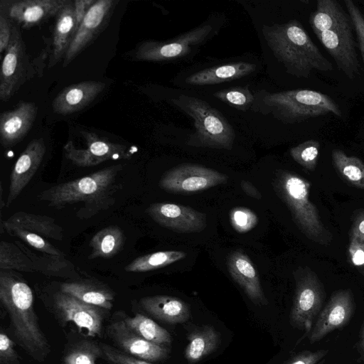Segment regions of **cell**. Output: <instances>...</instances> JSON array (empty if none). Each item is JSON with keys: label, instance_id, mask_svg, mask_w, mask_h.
Returning <instances> with one entry per match:
<instances>
[{"label": "cell", "instance_id": "obj_1", "mask_svg": "<svg viewBox=\"0 0 364 364\" xmlns=\"http://www.w3.org/2000/svg\"><path fill=\"white\" fill-rule=\"evenodd\" d=\"M123 168L122 164L112 165L82 178L50 187L37 197L55 209L82 203L75 216L89 219L114 205L117 193L122 189L117 177Z\"/></svg>", "mask_w": 364, "mask_h": 364}, {"label": "cell", "instance_id": "obj_2", "mask_svg": "<svg viewBox=\"0 0 364 364\" xmlns=\"http://www.w3.org/2000/svg\"><path fill=\"white\" fill-rule=\"evenodd\" d=\"M31 287L14 271H0V301L11 321L14 338L33 359L43 361L50 351L34 310Z\"/></svg>", "mask_w": 364, "mask_h": 364}, {"label": "cell", "instance_id": "obj_3", "mask_svg": "<svg viewBox=\"0 0 364 364\" xmlns=\"http://www.w3.org/2000/svg\"><path fill=\"white\" fill-rule=\"evenodd\" d=\"M262 31L274 57L288 74L309 78L314 70L327 72L333 69L299 21L264 25Z\"/></svg>", "mask_w": 364, "mask_h": 364}, {"label": "cell", "instance_id": "obj_4", "mask_svg": "<svg viewBox=\"0 0 364 364\" xmlns=\"http://www.w3.org/2000/svg\"><path fill=\"white\" fill-rule=\"evenodd\" d=\"M254 97L252 111L271 114L285 124L300 123L329 114L342 117L339 106L329 95L315 90L296 89L270 92L262 90L255 92Z\"/></svg>", "mask_w": 364, "mask_h": 364}, {"label": "cell", "instance_id": "obj_5", "mask_svg": "<svg viewBox=\"0 0 364 364\" xmlns=\"http://www.w3.org/2000/svg\"><path fill=\"white\" fill-rule=\"evenodd\" d=\"M277 196L287 205L299 230L310 240L328 245L333 240L316 205L310 200L311 183L296 173L279 170L273 183Z\"/></svg>", "mask_w": 364, "mask_h": 364}, {"label": "cell", "instance_id": "obj_6", "mask_svg": "<svg viewBox=\"0 0 364 364\" xmlns=\"http://www.w3.org/2000/svg\"><path fill=\"white\" fill-rule=\"evenodd\" d=\"M171 103L193 119L195 131L187 144L230 150L235 133L227 119L207 102L192 96L181 95L171 99Z\"/></svg>", "mask_w": 364, "mask_h": 364}, {"label": "cell", "instance_id": "obj_7", "mask_svg": "<svg viewBox=\"0 0 364 364\" xmlns=\"http://www.w3.org/2000/svg\"><path fill=\"white\" fill-rule=\"evenodd\" d=\"M294 277L296 285L290 323L309 333L323 307L326 293L318 275L309 267H299Z\"/></svg>", "mask_w": 364, "mask_h": 364}, {"label": "cell", "instance_id": "obj_8", "mask_svg": "<svg viewBox=\"0 0 364 364\" xmlns=\"http://www.w3.org/2000/svg\"><path fill=\"white\" fill-rule=\"evenodd\" d=\"M213 32L210 24L200 25L166 41L149 40L140 43L132 58L138 61L165 62L184 57L205 43Z\"/></svg>", "mask_w": 364, "mask_h": 364}, {"label": "cell", "instance_id": "obj_9", "mask_svg": "<svg viewBox=\"0 0 364 364\" xmlns=\"http://www.w3.org/2000/svg\"><path fill=\"white\" fill-rule=\"evenodd\" d=\"M353 29L350 18L347 14L331 29L316 36L338 68L350 80L359 75L361 69Z\"/></svg>", "mask_w": 364, "mask_h": 364}, {"label": "cell", "instance_id": "obj_10", "mask_svg": "<svg viewBox=\"0 0 364 364\" xmlns=\"http://www.w3.org/2000/svg\"><path fill=\"white\" fill-rule=\"evenodd\" d=\"M228 176L202 165L185 163L173 167L161 177L159 187L171 193L190 194L226 183Z\"/></svg>", "mask_w": 364, "mask_h": 364}, {"label": "cell", "instance_id": "obj_11", "mask_svg": "<svg viewBox=\"0 0 364 364\" xmlns=\"http://www.w3.org/2000/svg\"><path fill=\"white\" fill-rule=\"evenodd\" d=\"M85 146L77 147L68 141L63 146L65 157L79 167H90L109 160L128 159L134 150L125 145L113 143L93 132L80 131Z\"/></svg>", "mask_w": 364, "mask_h": 364}, {"label": "cell", "instance_id": "obj_12", "mask_svg": "<svg viewBox=\"0 0 364 364\" xmlns=\"http://www.w3.org/2000/svg\"><path fill=\"white\" fill-rule=\"evenodd\" d=\"M28 57L20 26L14 24L10 43L5 50L0 74V99L8 101L28 75Z\"/></svg>", "mask_w": 364, "mask_h": 364}, {"label": "cell", "instance_id": "obj_13", "mask_svg": "<svg viewBox=\"0 0 364 364\" xmlns=\"http://www.w3.org/2000/svg\"><path fill=\"white\" fill-rule=\"evenodd\" d=\"M355 311V301L350 289L334 291L318 314L309 333L310 343H315L328 333L346 326Z\"/></svg>", "mask_w": 364, "mask_h": 364}, {"label": "cell", "instance_id": "obj_14", "mask_svg": "<svg viewBox=\"0 0 364 364\" xmlns=\"http://www.w3.org/2000/svg\"><path fill=\"white\" fill-rule=\"evenodd\" d=\"M118 3L115 0H97L80 25L64 57L68 66L106 28Z\"/></svg>", "mask_w": 364, "mask_h": 364}, {"label": "cell", "instance_id": "obj_15", "mask_svg": "<svg viewBox=\"0 0 364 364\" xmlns=\"http://www.w3.org/2000/svg\"><path fill=\"white\" fill-rule=\"evenodd\" d=\"M146 212L159 225L180 233L198 232L206 227L203 213L182 205L154 203Z\"/></svg>", "mask_w": 364, "mask_h": 364}, {"label": "cell", "instance_id": "obj_16", "mask_svg": "<svg viewBox=\"0 0 364 364\" xmlns=\"http://www.w3.org/2000/svg\"><path fill=\"white\" fill-rule=\"evenodd\" d=\"M53 299L54 306L62 319L73 322L88 336L100 334L105 309L85 303L62 291L57 292Z\"/></svg>", "mask_w": 364, "mask_h": 364}, {"label": "cell", "instance_id": "obj_17", "mask_svg": "<svg viewBox=\"0 0 364 364\" xmlns=\"http://www.w3.org/2000/svg\"><path fill=\"white\" fill-rule=\"evenodd\" d=\"M70 0H16L1 1V11L20 28L28 29L55 17Z\"/></svg>", "mask_w": 364, "mask_h": 364}, {"label": "cell", "instance_id": "obj_18", "mask_svg": "<svg viewBox=\"0 0 364 364\" xmlns=\"http://www.w3.org/2000/svg\"><path fill=\"white\" fill-rule=\"evenodd\" d=\"M45 154L46 146L42 138L31 140L21 154L10 175L9 193L6 201L7 208L18 198L34 176Z\"/></svg>", "mask_w": 364, "mask_h": 364}, {"label": "cell", "instance_id": "obj_19", "mask_svg": "<svg viewBox=\"0 0 364 364\" xmlns=\"http://www.w3.org/2000/svg\"><path fill=\"white\" fill-rule=\"evenodd\" d=\"M38 107L31 102H21L14 109L0 115V141L4 148L18 144L29 132L36 120Z\"/></svg>", "mask_w": 364, "mask_h": 364}, {"label": "cell", "instance_id": "obj_20", "mask_svg": "<svg viewBox=\"0 0 364 364\" xmlns=\"http://www.w3.org/2000/svg\"><path fill=\"white\" fill-rule=\"evenodd\" d=\"M109 333L117 346L135 358L158 361L166 359L168 355L166 347L145 340L132 331L123 320L112 323Z\"/></svg>", "mask_w": 364, "mask_h": 364}, {"label": "cell", "instance_id": "obj_21", "mask_svg": "<svg viewBox=\"0 0 364 364\" xmlns=\"http://www.w3.org/2000/svg\"><path fill=\"white\" fill-rule=\"evenodd\" d=\"M227 267L232 278L252 302L259 306L268 304L259 274L250 257L242 250L234 251L228 256Z\"/></svg>", "mask_w": 364, "mask_h": 364}, {"label": "cell", "instance_id": "obj_22", "mask_svg": "<svg viewBox=\"0 0 364 364\" xmlns=\"http://www.w3.org/2000/svg\"><path fill=\"white\" fill-rule=\"evenodd\" d=\"M105 83L87 80L65 87L52 102L55 113L67 115L78 112L90 104L105 89Z\"/></svg>", "mask_w": 364, "mask_h": 364}, {"label": "cell", "instance_id": "obj_23", "mask_svg": "<svg viewBox=\"0 0 364 364\" xmlns=\"http://www.w3.org/2000/svg\"><path fill=\"white\" fill-rule=\"evenodd\" d=\"M76 31L73 1H70L55 17L49 68L64 59Z\"/></svg>", "mask_w": 364, "mask_h": 364}, {"label": "cell", "instance_id": "obj_24", "mask_svg": "<svg viewBox=\"0 0 364 364\" xmlns=\"http://www.w3.org/2000/svg\"><path fill=\"white\" fill-rule=\"evenodd\" d=\"M60 291L105 309H110L114 299V292L107 285L92 279H78L63 282Z\"/></svg>", "mask_w": 364, "mask_h": 364}, {"label": "cell", "instance_id": "obj_25", "mask_svg": "<svg viewBox=\"0 0 364 364\" xmlns=\"http://www.w3.org/2000/svg\"><path fill=\"white\" fill-rule=\"evenodd\" d=\"M139 304L154 317L171 324L185 323L190 317V310L187 304L175 296H145L140 299Z\"/></svg>", "mask_w": 364, "mask_h": 364}, {"label": "cell", "instance_id": "obj_26", "mask_svg": "<svg viewBox=\"0 0 364 364\" xmlns=\"http://www.w3.org/2000/svg\"><path fill=\"white\" fill-rule=\"evenodd\" d=\"M8 228H18L41 235L45 238L62 241L63 229L55 219L43 215L18 211L1 223V230Z\"/></svg>", "mask_w": 364, "mask_h": 364}, {"label": "cell", "instance_id": "obj_27", "mask_svg": "<svg viewBox=\"0 0 364 364\" xmlns=\"http://www.w3.org/2000/svg\"><path fill=\"white\" fill-rule=\"evenodd\" d=\"M256 65L247 62H233L208 68L186 78L191 85H210L240 79L252 73Z\"/></svg>", "mask_w": 364, "mask_h": 364}, {"label": "cell", "instance_id": "obj_28", "mask_svg": "<svg viewBox=\"0 0 364 364\" xmlns=\"http://www.w3.org/2000/svg\"><path fill=\"white\" fill-rule=\"evenodd\" d=\"M188 343L184 356L189 364L200 361L213 353L220 344V333L210 325L195 326L187 335Z\"/></svg>", "mask_w": 364, "mask_h": 364}, {"label": "cell", "instance_id": "obj_29", "mask_svg": "<svg viewBox=\"0 0 364 364\" xmlns=\"http://www.w3.org/2000/svg\"><path fill=\"white\" fill-rule=\"evenodd\" d=\"M15 243L28 256L33 262L36 272L46 276L69 278L73 280L80 279L75 265L65 256L53 255L46 253L37 254L23 243Z\"/></svg>", "mask_w": 364, "mask_h": 364}, {"label": "cell", "instance_id": "obj_30", "mask_svg": "<svg viewBox=\"0 0 364 364\" xmlns=\"http://www.w3.org/2000/svg\"><path fill=\"white\" fill-rule=\"evenodd\" d=\"M125 241L126 236L119 226L109 225L91 238L89 245L92 250L88 259L111 258L122 251Z\"/></svg>", "mask_w": 364, "mask_h": 364}, {"label": "cell", "instance_id": "obj_31", "mask_svg": "<svg viewBox=\"0 0 364 364\" xmlns=\"http://www.w3.org/2000/svg\"><path fill=\"white\" fill-rule=\"evenodd\" d=\"M342 6L335 0H318L316 9L310 14L309 24L316 36L331 29L346 14Z\"/></svg>", "mask_w": 364, "mask_h": 364}, {"label": "cell", "instance_id": "obj_32", "mask_svg": "<svg viewBox=\"0 0 364 364\" xmlns=\"http://www.w3.org/2000/svg\"><path fill=\"white\" fill-rule=\"evenodd\" d=\"M334 168L351 186L364 189V162L354 156H348L343 151L334 149L331 151Z\"/></svg>", "mask_w": 364, "mask_h": 364}, {"label": "cell", "instance_id": "obj_33", "mask_svg": "<svg viewBox=\"0 0 364 364\" xmlns=\"http://www.w3.org/2000/svg\"><path fill=\"white\" fill-rule=\"evenodd\" d=\"M125 324L135 333L153 343L168 346L171 343L170 333L152 319L141 314L123 319Z\"/></svg>", "mask_w": 364, "mask_h": 364}, {"label": "cell", "instance_id": "obj_34", "mask_svg": "<svg viewBox=\"0 0 364 364\" xmlns=\"http://www.w3.org/2000/svg\"><path fill=\"white\" fill-rule=\"evenodd\" d=\"M186 255L185 252L176 250L152 252L135 258L124 267V270L127 272L153 271L181 260Z\"/></svg>", "mask_w": 364, "mask_h": 364}, {"label": "cell", "instance_id": "obj_35", "mask_svg": "<svg viewBox=\"0 0 364 364\" xmlns=\"http://www.w3.org/2000/svg\"><path fill=\"white\" fill-rule=\"evenodd\" d=\"M0 271L35 272L34 264L28 256L15 242L1 241Z\"/></svg>", "mask_w": 364, "mask_h": 364}, {"label": "cell", "instance_id": "obj_36", "mask_svg": "<svg viewBox=\"0 0 364 364\" xmlns=\"http://www.w3.org/2000/svg\"><path fill=\"white\" fill-rule=\"evenodd\" d=\"M214 97L230 107L247 111L251 109L254 100V93L248 86L234 87L220 90L214 93Z\"/></svg>", "mask_w": 364, "mask_h": 364}, {"label": "cell", "instance_id": "obj_37", "mask_svg": "<svg viewBox=\"0 0 364 364\" xmlns=\"http://www.w3.org/2000/svg\"><path fill=\"white\" fill-rule=\"evenodd\" d=\"M320 146L318 141L309 139L291 148L289 154L297 164L304 168L313 171L318 164Z\"/></svg>", "mask_w": 364, "mask_h": 364}, {"label": "cell", "instance_id": "obj_38", "mask_svg": "<svg viewBox=\"0 0 364 364\" xmlns=\"http://www.w3.org/2000/svg\"><path fill=\"white\" fill-rule=\"evenodd\" d=\"M102 353L95 343L82 341L71 348L64 357L65 364H96L95 361Z\"/></svg>", "mask_w": 364, "mask_h": 364}, {"label": "cell", "instance_id": "obj_39", "mask_svg": "<svg viewBox=\"0 0 364 364\" xmlns=\"http://www.w3.org/2000/svg\"><path fill=\"white\" fill-rule=\"evenodd\" d=\"M9 235L16 237L28 244L32 248L41 253L53 255L65 256V254L49 242L44 237L18 228H8L1 230Z\"/></svg>", "mask_w": 364, "mask_h": 364}, {"label": "cell", "instance_id": "obj_40", "mask_svg": "<svg viewBox=\"0 0 364 364\" xmlns=\"http://www.w3.org/2000/svg\"><path fill=\"white\" fill-rule=\"evenodd\" d=\"M230 222L236 232L245 233L257 225L258 218L247 208L235 207L230 212Z\"/></svg>", "mask_w": 364, "mask_h": 364}, {"label": "cell", "instance_id": "obj_41", "mask_svg": "<svg viewBox=\"0 0 364 364\" xmlns=\"http://www.w3.org/2000/svg\"><path fill=\"white\" fill-rule=\"evenodd\" d=\"M344 4L357 36L358 47L364 64V16L353 1L344 0Z\"/></svg>", "mask_w": 364, "mask_h": 364}, {"label": "cell", "instance_id": "obj_42", "mask_svg": "<svg viewBox=\"0 0 364 364\" xmlns=\"http://www.w3.org/2000/svg\"><path fill=\"white\" fill-rule=\"evenodd\" d=\"M348 256L351 264L364 277V241L350 235Z\"/></svg>", "mask_w": 364, "mask_h": 364}, {"label": "cell", "instance_id": "obj_43", "mask_svg": "<svg viewBox=\"0 0 364 364\" xmlns=\"http://www.w3.org/2000/svg\"><path fill=\"white\" fill-rule=\"evenodd\" d=\"M328 353L327 349L302 350L289 358L283 364H321Z\"/></svg>", "mask_w": 364, "mask_h": 364}, {"label": "cell", "instance_id": "obj_44", "mask_svg": "<svg viewBox=\"0 0 364 364\" xmlns=\"http://www.w3.org/2000/svg\"><path fill=\"white\" fill-rule=\"evenodd\" d=\"M1 364H19L14 341L3 331L0 333Z\"/></svg>", "mask_w": 364, "mask_h": 364}, {"label": "cell", "instance_id": "obj_45", "mask_svg": "<svg viewBox=\"0 0 364 364\" xmlns=\"http://www.w3.org/2000/svg\"><path fill=\"white\" fill-rule=\"evenodd\" d=\"M101 348L107 359L113 364H151L146 360L125 354L107 345H102Z\"/></svg>", "mask_w": 364, "mask_h": 364}, {"label": "cell", "instance_id": "obj_46", "mask_svg": "<svg viewBox=\"0 0 364 364\" xmlns=\"http://www.w3.org/2000/svg\"><path fill=\"white\" fill-rule=\"evenodd\" d=\"M13 21L3 12H0V53L7 48L12 36Z\"/></svg>", "mask_w": 364, "mask_h": 364}, {"label": "cell", "instance_id": "obj_47", "mask_svg": "<svg viewBox=\"0 0 364 364\" xmlns=\"http://www.w3.org/2000/svg\"><path fill=\"white\" fill-rule=\"evenodd\" d=\"M96 1L97 0H75L73 1L77 31L87 12Z\"/></svg>", "mask_w": 364, "mask_h": 364}, {"label": "cell", "instance_id": "obj_48", "mask_svg": "<svg viewBox=\"0 0 364 364\" xmlns=\"http://www.w3.org/2000/svg\"><path fill=\"white\" fill-rule=\"evenodd\" d=\"M350 235L364 241V209H359L353 213Z\"/></svg>", "mask_w": 364, "mask_h": 364}, {"label": "cell", "instance_id": "obj_49", "mask_svg": "<svg viewBox=\"0 0 364 364\" xmlns=\"http://www.w3.org/2000/svg\"><path fill=\"white\" fill-rule=\"evenodd\" d=\"M242 191L249 196L255 199H261L262 196L255 186L250 181L243 180L240 183Z\"/></svg>", "mask_w": 364, "mask_h": 364}, {"label": "cell", "instance_id": "obj_50", "mask_svg": "<svg viewBox=\"0 0 364 364\" xmlns=\"http://www.w3.org/2000/svg\"><path fill=\"white\" fill-rule=\"evenodd\" d=\"M358 347V350H359L360 356H361L363 360L364 361V322H363L361 329H360Z\"/></svg>", "mask_w": 364, "mask_h": 364}, {"label": "cell", "instance_id": "obj_51", "mask_svg": "<svg viewBox=\"0 0 364 364\" xmlns=\"http://www.w3.org/2000/svg\"><path fill=\"white\" fill-rule=\"evenodd\" d=\"M0 191H1V194H0V196H1V200H0V208H1V210L3 209V208L4 206H6V203H4L3 201V194H2V192H3V188H2V185L1 184V186H0Z\"/></svg>", "mask_w": 364, "mask_h": 364}]
</instances>
